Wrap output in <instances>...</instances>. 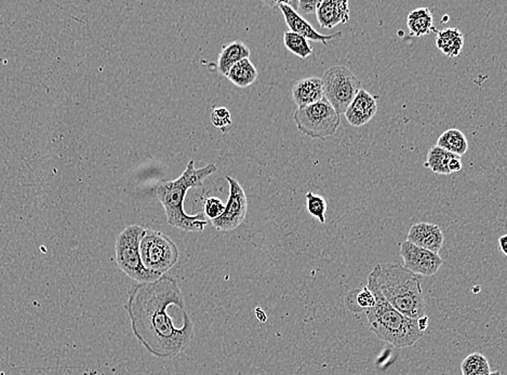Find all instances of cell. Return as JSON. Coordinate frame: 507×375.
I'll return each mask as SVG.
<instances>
[{"instance_id":"7402d4cb","label":"cell","mask_w":507,"mask_h":375,"mask_svg":"<svg viewBox=\"0 0 507 375\" xmlns=\"http://www.w3.org/2000/svg\"><path fill=\"white\" fill-rule=\"evenodd\" d=\"M345 304L349 311L358 313L361 311H366L372 309L376 305V299L371 291L366 286L361 290L356 289V290L349 291L345 298Z\"/></svg>"},{"instance_id":"3957f363","label":"cell","mask_w":507,"mask_h":375,"mask_svg":"<svg viewBox=\"0 0 507 375\" xmlns=\"http://www.w3.org/2000/svg\"><path fill=\"white\" fill-rule=\"evenodd\" d=\"M374 277L383 298L393 309L410 319L425 316V301L418 276L399 264L374 267Z\"/></svg>"},{"instance_id":"4dcf8cb0","label":"cell","mask_w":507,"mask_h":375,"mask_svg":"<svg viewBox=\"0 0 507 375\" xmlns=\"http://www.w3.org/2000/svg\"><path fill=\"white\" fill-rule=\"evenodd\" d=\"M489 375H502V374H501L500 371H494V372L490 373Z\"/></svg>"},{"instance_id":"44dd1931","label":"cell","mask_w":507,"mask_h":375,"mask_svg":"<svg viewBox=\"0 0 507 375\" xmlns=\"http://www.w3.org/2000/svg\"><path fill=\"white\" fill-rule=\"evenodd\" d=\"M437 146L461 157L466 154L467 149H468V142H467L466 136L461 130L449 129L446 130L439 136L437 140Z\"/></svg>"},{"instance_id":"d4e9b609","label":"cell","mask_w":507,"mask_h":375,"mask_svg":"<svg viewBox=\"0 0 507 375\" xmlns=\"http://www.w3.org/2000/svg\"><path fill=\"white\" fill-rule=\"evenodd\" d=\"M306 199V210L313 218L318 220L321 224L326 223V214H327V201L321 195H316L313 191H308L305 195Z\"/></svg>"},{"instance_id":"603a6c76","label":"cell","mask_w":507,"mask_h":375,"mask_svg":"<svg viewBox=\"0 0 507 375\" xmlns=\"http://www.w3.org/2000/svg\"><path fill=\"white\" fill-rule=\"evenodd\" d=\"M461 371L462 375H489L491 373L489 361L481 353H473L467 356L461 364Z\"/></svg>"},{"instance_id":"ffe728a7","label":"cell","mask_w":507,"mask_h":375,"mask_svg":"<svg viewBox=\"0 0 507 375\" xmlns=\"http://www.w3.org/2000/svg\"><path fill=\"white\" fill-rule=\"evenodd\" d=\"M226 77L236 87L247 88L256 81L258 71L250 59H244L231 67Z\"/></svg>"},{"instance_id":"e0dca14e","label":"cell","mask_w":507,"mask_h":375,"mask_svg":"<svg viewBox=\"0 0 507 375\" xmlns=\"http://www.w3.org/2000/svg\"><path fill=\"white\" fill-rule=\"evenodd\" d=\"M251 51L243 41H233L221 50L218 56V71L226 77L234 65L244 59H249Z\"/></svg>"},{"instance_id":"f546056e","label":"cell","mask_w":507,"mask_h":375,"mask_svg":"<svg viewBox=\"0 0 507 375\" xmlns=\"http://www.w3.org/2000/svg\"><path fill=\"white\" fill-rule=\"evenodd\" d=\"M416 321H418V329H420L422 332H425L427 326H428V317H427L426 315L423 316V317H421L420 319L416 320Z\"/></svg>"},{"instance_id":"8fae6325","label":"cell","mask_w":507,"mask_h":375,"mask_svg":"<svg viewBox=\"0 0 507 375\" xmlns=\"http://www.w3.org/2000/svg\"><path fill=\"white\" fill-rule=\"evenodd\" d=\"M266 4L269 6H277V7L281 9V14H283V18H285L286 24L289 27L290 31L298 34V35L306 38L307 40L318 41V43H323V45H327L331 40L342 37L343 36L341 31L334 34V35H323V34L318 33V31H317L314 27L311 26L296 10L286 5L285 1H275V3Z\"/></svg>"},{"instance_id":"9a60e30c","label":"cell","mask_w":507,"mask_h":375,"mask_svg":"<svg viewBox=\"0 0 507 375\" xmlns=\"http://www.w3.org/2000/svg\"><path fill=\"white\" fill-rule=\"evenodd\" d=\"M292 99L300 107L308 106L323 100V82L321 78L308 77L298 80L292 88Z\"/></svg>"},{"instance_id":"5bb4252c","label":"cell","mask_w":507,"mask_h":375,"mask_svg":"<svg viewBox=\"0 0 507 375\" xmlns=\"http://www.w3.org/2000/svg\"><path fill=\"white\" fill-rule=\"evenodd\" d=\"M317 21L323 29H333L349 21V3L341 0L319 1L316 9Z\"/></svg>"},{"instance_id":"6da1fadb","label":"cell","mask_w":507,"mask_h":375,"mask_svg":"<svg viewBox=\"0 0 507 375\" xmlns=\"http://www.w3.org/2000/svg\"><path fill=\"white\" fill-rule=\"evenodd\" d=\"M171 306L185 307V302L178 280L169 275L136 284L125 306L139 342L161 359L176 357L194 339L193 320L176 326V317L169 315Z\"/></svg>"},{"instance_id":"5b68a950","label":"cell","mask_w":507,"mask_h":375,"mask_svg":"<svg viewBox=\"0 0 507 375\" xmlns=\"http://www.w3.org/2000/svg\"><path fill=\"white\" fill-rule=\"evenodd\" d=\"M145 229L140 225H129L119 234L115 244L116 263L123 273L139 284L151 282L161 276L147 271L140 256V241Z\"/></svg>"},{"instance_id":"4fadbf2b","label":"cell","mask_w":507,"mask_h":375,"mask_svg":"<svg viewBox=\"0 0 507 375\" xmlns=\"http://www.w3.org/2000/svg\"><path fill=\"white\" fill-rule=\"evenodd\" d=\"M407 241L433 254H438L443 244V231L435 224L418 223L410 229Z\"/></svg>"},{"instance_id":"83f0119b","label":"cell","mask_w":507,"mask_h":375,"mask_svg":"<svg viewBox=\"0 0 507 375\" xmlns=\"http://www.w3.org/2000/svg\"><path fill=\"white\" fill-rule=\"evenodd\" d=\"M319 1H305V0H300L298 3V9L303 14L307 16V14H316L317 6H318Z\"/></svg>"},{"instance_id":"2e32d148","label":"cell","mask_w":507,"mask_h":375,"mask_svg":"<svg viewBox=\"0 0 507 375\" xmlns=\"http://www.w3.org/2000/svg\"><path fill=\"white\" fill-rule=\"evenodd\" d=\"M425 166L436 174H452L460 172L463 164L461 157L436 145L428 151Z\"/></svg>"},{"instance_id":"30bf717a","label":"cell","mask_w":507,"mask_h":375,"mask_svg":"<svg viewBox=\"0 0 507 375\" xmlns=\"http://www.w3.org/2000/svg\"><path fill=\"white\" fill-rule=\"evenodd\" d=\"M399 254L403 260V267L416 276L432 277L438 273L443 263L439 254L410 244L407 240L401 244Z\"/></svg>"},{"instance_id":"f1b7e54d","label":"cell","mask_w":507,"mask_h":375,"mask_svg":"<svg viewBox=\"0 0 507 375\" xmlns=\"http://www.w3.org/2000/svg\"><path fill=\"white\" fill-rule=\"evenodd\" d=\"M498 248L504 256H507V235L498 238Z\"/></svg>"},{"instance_id":"4316f807","label":"cell","mask_w":507,"mask_h":375,"mask_svg":"<svg viewBox=\"0 0 507 375\" xmlns=\"http://www.w3.org/2000/svg\"><path fill=\"white\" fill-rule=\"evenodd\" d=\"M225 204L218 197H209L205 200L204 214L210 220H216L224 212Z\"/></svg>"},{"instance_id":"52a82bcc","label":"cell","mask_w":507,"mask_h":375,"mask_svg":"<svg viewBox=\"0 0 507 375\" xmlns=\"http://www.w3.org/2000/svg\"><path fill=\"white\" fill-rule=\"evenodd\" d=\"M293 120L301 134L321 140L333 136L341 124V116L325 99L315 104L296 109Z\"/></svg>"},{"instance_id":"ac0fdd59","label":"cell","mask_w":507,"mask_h":375,"mask_svg":"<svg viewBox=\"0 0 507 375\" xmlns=\"http://www.w3.org/2000/svg\"><path fill=\"white\" fill-rule=\"evenodd\" d=\"M436 47L448 58L460 56L464 47V36L458 29L436 31Z\"/></svg>"},{"instance_id":"7c38bea8","label":"cell","mask_w":507,"mask_h":375,"mask_svg":"<svg viewBox=\"0 0 507 375\" xmlns=\"http://www.w3.org/2000/svg\"><path fill=\"white\" fill-rule=\"evenodd\" d=\"M378 111L376 99L366 90L361 89L345 111V117L353 127H363Z\"/></svg>"},{"instance_id":"cb8c5ba5","label":"cell","mask_w":507,"mask_h":375,"mask_svg":"<svg viewBox=\"0 0 507 375\" xmlns=\"http://www.w3.org/2000/svg\"><path fill=\"white\" fill-rule=\"evenodd\" d=\"M283 44H285V47L291 54L298 56L302 60L308 58L309 56L313 54V48L309 45L308 40L303 37V36L298 35V34L292 33L290 31H286L285 35H283Z\"/></svg>"},{"instance_id":"9c48e42d","label":"cell","mask_w":507,"mask_h":375,"mask_svg":"<svg viewBox=\"0 0 507 375\" xmlns=\"http://www.w3.org/2000/svg\"><path fill=\"white\" fill-rule=\"evenodd\" d=\"M225 179L229 185V199L225 204L224 212L218 219L211 221L212 226L223 233L239 229L248 212L247 195L241 183L231 176H227Z\"/></svg>"},{"instance_id":"484cf974","label":"cell","mask_w":507,"mask_h":375,"mask_svg":"<svg viewBox=\"0 0 507 375\" xmlns=\"http://www.w3.org/2000/svg\"><path fill=\"white\" fill-rule=\"evenodd\" d=\"M211 122L214 127L218 129L226 131L227 128L231 127V113L226 107H216L212 111Z\"/></svg>"},{"instance_id":"d6986e66","label":"cell","mask_w":507,"mask_h":375,"mask_svg":"<svg viewBox=\"0 0 507 375\" xmlns=\"http://www.w3.org/2000/svg\"><path fill=\"white\" fill-rule=\"evenodd\" d=\"M408 29L413 37L428 35L434 29V19L428 8H418L412 10L408 16Z\"/></svg>"},{"instance_id":"277c9868","label":"cell","mask_w":507,"mask_h":375,"mask_svg":"<svg viewBox=\"0 0 507 375\" xmlns=\"http://www.w3.org/2000/svg\"><path fill=\"white\" fill-rule=\"evenodd\" d=\"M367 288L376 299V305L366 311L370 330L380 340L393 345L396 349L413 346L424 336L418 329V321L401 315L385 301L378 290L373 273L368 277Z\"/></svg>"},{"instance_id":"8992f818","label":"cell","mask_w":507,"mask_h":375,"mask_svg":"<svg viewBox=\"0 0 507 375\" xmlns=\"http://www.w3.org/2000/svg\"><path fill=\"white\" fill-rule=\"evenodd\" d=\"M140 256L143 266L157 275H165L180 258L176 242L161 231L145 229L140 241Z\"/></svg>"},{"instance_id":"7a4b0ae2","label":"cell","mask_w":507,"mask_h":375,"mask_svg":"<svg viewBox=\"0 0 507 375\" xmlns=\"http://www.w3.org/2000/svg\"><path fill=\"white\" fill-rule=\"evenodd\" d=\"M218 171V166L214 164L196 169L195 161L191 160L187 164L186 169L180 178L174 181H161L157 185V197L165 209L168 223L172 227L185 231V233H201L208 225L205 214H187L184 210L185 196L191 189L203 186L204 182L212 174Z\"/></svg>"},{"instance_id":"ba28073f","label":"cell","mask_w":507,"mask_h":375,"mask_svg":"<svg viewBox=\"0 0 507 375\" xmlns=\"http://www.w3.org/2000/svg\"><path fill=\"white\" fill-rule=\"evenodd\" d=\"M323 98L341 115L361 90V82L351 69L341 65L330 67L321 78Z\"/></svg>"}]
</instances>
